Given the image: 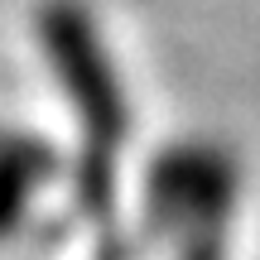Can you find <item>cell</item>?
I'll use <instances>...</instances> for the list:
<instances>
[{
	"label": "cell",
	"mask_w": 260,
	"mask_h": 260,
	"mask_svg": "<svg viewBox=\"0 0 260 260\" xmlns=\"http://www.w3.org/2000/svg\"><path fill=\"white\" fill-rule=\"evenodd\" d=\"M39 44L63 82L68 106L77 116L82 145H77V203L92 222H106L116 193V154L130 130V106L121 92L116 63L102 44V29L77 0H48L39 10Z\"/></svg>",
	"instance_id": "obj_1"
},
{
	"label": "cell",
	"mask_w": 260,
	"mask_h": 260,
	"mask_svg": "<svg viewBox=\"0 0 260 260\" xmlns=\"http://www.w3.org/2000/svg\"><path fill=\"white\" fill-rule=\"evenodd\" d=\"M236 183V159L222 145L188 140L164 149L145 188L149 226L178 241V260H222Z\"/></svg>",
	"instance_id": "obj_2"
},
{
	"label": "cell",
	"mask_w": 260,
	"mask_h": 260,
	"mask_svg": "<svg viewBox=\"0 0 260 260\" xmlns=\"http://www.w3.org/2000/svg\"><path fill=\"white\" fill-rule=\"evenodd\" d=\"M53 149L39 135L24 130H0V236H10L24 222L34 193L53 178Z\"/></svg>",
	"instance_id": "obj_3"
}]
</instances>
